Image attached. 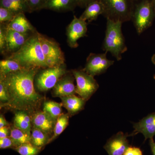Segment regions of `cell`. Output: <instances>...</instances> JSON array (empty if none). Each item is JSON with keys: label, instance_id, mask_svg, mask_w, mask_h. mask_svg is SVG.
I'll return each instance as SVG.
<instances>
[{"label": "cell", "instance_id": "obj_1", "mask_svg": "<svg viewBox=\"0 0 155 155\" xmlns=\"http://www.w3.org/2000/svg\"><path fill=\"white\" fill-rule=\"evenodd\" d=\"M39 69L24 68L7 75H0L8 94V101L2 108L25 111L30 116L38 111L43 100L35 88V77Z\"/></svg>", "mask_w": 155, "mask_h": 155}, {"label": "cell", "instance_id": "obj_2", "mask_svg": "<svg viewBox=\"0 0 155 155\" xmlns=\"http://www.w3.org/2000/svg\"><path fill=\"white\" fill-rule=\"evenodd\" d=\"M39 33L37 31L19 51L11 54L8 58L17 61L23 68L41 69L48 67L42 50Z\"/></svg>", "mask_w": 155, "mask_h": 155}, {"label": "cell", "instance_id": "obj_3", "mask_svg": "<svg viewBox=\"0 0 155 155\" xmlns=\"http://www.w3.org/2000/svg\"><path fill=\"white\" fill-rule=\"evenodd\" d=\"M105 35L102 49L110 53L117 61L122 59V54L127 51V48L122 32V22L107 19Z\"/></svg>", "mask_w": 155, "mask_h": 155}, {"label": "cell", "instance_id": "obj_4", "mask_svg": "<svg viewBox=\"0 0 155 155\" xmlns=\"http://www.w3.org/2000/svg\"><path fill=\"white\" fill-rule=\"evenodd\" d=\"M104 8L106 19L122 23L131 20L135 2L133 0H100Z\"/></svg>", "mask_w": 155, "mask_h": 155}, {"label": "cell", "instance_id": "obj_5", "mask_svg": "<svg viewBox=\"0 0 155 155\" xmlns=\"http://www.w3.org/2000/svg\"><path fill=\"white\" fill-rule=\"evenodd\" d=\"M155 18L152 0H139L136 2L131 20L138 35L152 25Z\"/></svg>", "mask_w": 155, "mask_h": 155}, {"label": "cell", "instance_id": "obj_6", "mask_svg": "<svg viewBox=\"0 0 155 155\" xmlns=\"http://www.w3.org/2000/svg\"><path fill=\"white\" fill-rule=\"evenodd\" d=\"M68 72L65 63L57 67L39 69L35 77V86L39 91H48Z\"/></svg>", "mask_w": 155, "mask_h": 155}, {"label": "cell", "instance_id": "obj_7", "mask_svg": "<svg viewBox=\"0 0 155 155\" xmlns=\"http://www.w3.org/2000/svg\"><path fill=\"white\" fill-rule=\"evenodd\" d=\"M40 42L48 67L60 66L65 64L64 53L59 44L53 39L39 33Z\"/></svg>", "mask_w": 155, "mask_h": 155}, {"label": "cell", "instance_id": "obj_8", "mask_svg": "<svg viewBox=\"0 0 155 155\" xmlns=\"http://www.w3.org/2000/svg\"><path fill=\"white\" fill-rule=\"evenodd\" d=\"M76 81V93L85 101H88L97 90L99 85L94 77L83 69L71 70Z\"/></svg>", "mask_w": 155, "mask_h": 155}, {"label": "cell", "instance_id": "obj_9", "mask_svg": "<svg viewBox=\"0 0 155 155\" xmlns=\"http://www.w3.org/2000/svg\"><path fill=\"white\" fill-rule=\"evenodd\" d=\"M107 53L101 54L91 53L87 58L84 70L94 77L105 73L109 67L114 65L115 61L107 58Z\"/></svg>", "mask_w": 155, "mask_h": 155}, {"label": "cell", "instance_id": "obj_10", "mask_svg": "<svg viewBox=\"0 0 155 155\" xmlns=\"http://www.w3.org/2000/svg\"><path fill=\"white\" fill-rule=\"evenodd\" d=\"M87 22L74 15L72 22L67 28V42L72 48L78 46V42L79 39L87 36Z\"/></svg>", "mask_w": 155, "mask_h": 155}, {"label": "cell", "instance_id": "obj_11", "mask_svg": "<svg viewBox=\"0 0 155 155\" xmlns=\"http://www.w3.org/2000/svg\"><path fill=\"white\" fill-rule=\"evenodd\" d=\"M128 134L119 131L107 140L104 148L108 155H123L130 146L127 137Z\"/></svg>", "mask_w": 155, "mask_h": 155}, {"label": "cell", "instance_id": "obj_12", "mask_svg": "<svg viewBox=\"0 0 155 155\" xmlns=\"http://www.w3.org/2000/svg\"><path fill=\"white\" fill-rule=\"evenodd\" d=\"M75 79L72 71H69L58 81L52 88L53 96L61 98L75 95L76 93V87L74 83Z\"/></svg>", "mask_w": 155, "mask_h": 155}, {"label": "cell", "instance_id": "obj_13", "mask_svg": "<svg viewBox=\"0 0 155 155\" xmlns=\"http://www.w3.org/2000/svg\"><path fill=\"white\" fill-rule=\"evenodd\" d=\"M134 130L129 137L134 136L139 133H141L145 137V140L148 139L153 138L155 136V113H152L134 123Z\"/></svg>", "mask_w": 155, "mask_h": 155}, {"label": "cell", "instance_id": "obj_14", "mask_svg": "<svg viewBox=\"0 0 155 155\" xmlns=\"http://www.w3.org/2000/svg\"><path fill=\"white\" fill-rule=\"evenodd\" d=\"M30 117L33 127L38 128L49 136L54 132L57 119L44 111H37Z\"/></svg>", "mask_w": 155, "mask_h": 155}, {"label": "cell", "instance_id": "obj_15", "mask_svg": "<svg viewBox=\"0 0 155 155\" xmlns=\"http://www.w3.org/2000/svg\"><path fill=\"white\" fill-rule=\"evenodd\" d=\"M33 33H19L7 28V40L8 53L12 54L19 51Z\"/></svg>", "mask_w": 155, "mask_h": 155}, {"label": "cell", "instance_id": "obj_16", "mask_svg": "<svg viewBox=\"0 0 155 155\" xmlns=\"http://www.w3.org/2000/svg\"><path fill=\"white\" fill-rule=\"evenodd\" d=\"M7 28L21 33H34L37 31L24 13L17 14L14 19L7 24Z\"/></svg>", "mask_w": 155, "mask_h": 155}, {"label": "cell", "instance_id": "obj_17", "mask_svg": "<svg viewBox=\"0 0 155 155\" xmlns=\"http://www.w3.org/2000/svg\"><path fill=\"white\" fill-rule=\"evenodd\" d=\"M62 106L67 110L69 116L78 114L84 108L86 101L75 95L61 97Z\"/></svg>", "mask_w": 155, "mask_h": 155}, {"label": "cell", "instance_id": "obj_18", "mask_svg": "<svg viewBox=\"0 0 155 155\" xmlns=\"http://www.w3.org/2000/svg\"><path fill=\"white\" fill-rule=\"evenodd\" d=\"M104 8L102 2L100 0L90 4L85 8V10L79 18L84 21L88 22L97 20L99 16L103 15Z\"/></svg>", "mask_w": 155, "mask_h": 155}, {"label": "cell", "instance_id": "obj_19", "mask_svg": "<svg viewBox=\"0 0 155 155\" xmlns=\"http://www.w3.org/2000/svg\"><path fill=\"white\" fill-rule=\"evenodd\" d=\"M77 6V0H48L44 9L58 12H69L74 11Z\"/></svg>", "mask_w": 155, "mask_h": 155}, {"label": "cell", "instance_id": "obj_20", "mask_svg": "<svg viewBox=\"0 0 155 155\" xmlns=\"http://www.w3.org/2000/svg\"><path fill=\"white\" fill-rule=\"evenodd\" d=\"M0 7L9 9L17 15L32 13L27 0H0Z\"/></svg>", "mask_w": 155, "mask_h": 155}, {"label": "cell", "instance_id": "obj_21", "mask_svg": "<svg viewBox=\"0 0 155 155\" xmlns=\"http://www.w3.org/2000/svg\"><path fill=\"white\" fill-rule=\"evenodd\" d=\"M31 121L30 116L24 111H16L14 120V126L27 133L31 134Z\"/></svg>", "mask_w": 155, "mask_h": 155}, {"label": "cell", "instance_id": "obj_22", "mask_svg": "<svg viewBox=\"0 0 155 155\" xmlns=\"http://www.w3.org/2000/svg\"><path fill=\"white\" fill-rule=\"evenodd\" d=\"M50 138L49 135L38 128L33 127L31 129L30 142L40 150L48 144Z\"/></svg>", "mask_w": 155, "mask_h": 155}, {"label": "cell", "instance_id": "obj_23", "mask_svg": "<svg viewBox=\"0 0 155 155\" xmlns=\"http://www.w3.org/2000/svg\"><path fill=\"white\" fill-rule=\"evenodd\" d=\"M11 130L10 137L14 141L15 148L21 145L30 142L31 134L25 132L14 126L11 127Z\"/></svg>", "mask_w": 155, "mask_h": 155}, {"label": "cell", "instance_id": "obj_24", "mask_svg": "<svg viewBox=\"0 0 155 155\" xmlns=\"http://www.w3.org/2000/svg\"><path fill=\"white\" fill-rule=\"evenodd\" d=\"M21 65L14 60L9 58L0 61V75H5L23 69Z\"/></svg>", "mask_w": 155, "mask_h": 155}, {"label": "cell", "instance_id": "obj_25", "mask_svg": "<svg viewBox=\"0 0 155 155\" xmlns=\"http://www.w3.org/2000/svg\"><path fill=\"white\" fill-rule=\"evenodd\" d=\"M69 114H62L57 119V122L54 128L53 135L51 137L48 143L56 139L64 131L69 124Z\"/></svg>", "mask_w": 155, "mask_h": 155}, {"label": "cell", "instance_id": "obj_26", "mask_svg": "<svg viewBox=\"0 0 155 155\" xmlns=\"http://www.w3.org/2000/svg\"><path fill=\"white\" fill-rule=\"evenodd\" d=\"M62 104L48 101L44 104L43 111L57 120L62 114Z\"/></svg>", "mask_w": 155, "mask_h": 155}, {"label": "cell", "instance_id": "obj_27", "mask_svg": "<svg viewBox=\"0 0 155 155\" xmlns=\"http://www.w3.org/2000/svg\"><path fill=\"white\" fill-rule=\"evenodd\" d=\"M15 149L20 155H37L41 150L31 142L21 145Z\"/></svg>", "mask_w": 155, "mask_h": 155}, {"label": "cell", "instance_id": "obj_28", "mask_svg": "<svg viewBox=\"0 0 155 155\" xmlns=\"http://www.w3.org/2000/svg\"><path fill=\"white\" fill-rule=\"evenodd\" d=\"M7 24H0V52L1 54L8 53L7 40Z\"/></svg>", "mask_w": 155, "mask_h": 155}, {"label": "cell", "instance_id": "obj_29", "mask_svg": "<svg viewBox=\"0 0 155 155\" xmlns=\"http://www.w3.org/2000/svg\"><path fill=\"white\" fill-rule=\"evenodd\" d=\"M17 14L9 9L0 7V23L8 24L14 19Z\"/></svg>", "mask_w": 155, "mask_h": 155}, {"label": "cell", "instance_id": "obj_30", "mask_svg": "<svg viewBox=\"0 0 155 155\" xmlns=\"http://www.w3.org/2000/svg\"><path fill=\"white\" fill-rule=\"evenodd\" d=\"M8 101V94L5 84L2 78H0V103L1 108Z\"/></svg>", "mask_w": 155, "mask_h": 155}, {"label": "cell", "instance_id": "obj_31", "mask_svg": "<svg viewBox=\"0 0 155 155\" xmlns=\"http://www.w3.org/2000/svg\"><path fill=\"white\" fill-rule=\"evenodd\" d=\"M48 0H27L32 12L44 9Z\"/></svg>", "mask_w": 155, "mask_h": 155}, {"label": "cell", "instance_id": "obj_32", "mask_svg": "<svg viewBox=\"0 0 155 155\" xmlns=\"http://www.w3.org/2000/svg\"><path fill=\"white\" fill-rule=\"evenodd\" d=\"M0 148L1 149L7 148H13L15 149V146L14 141L10 136L0 138Z\"/></svg>", "mask_w": 155, "mask_h": 155}, {"label": "cell", "instance_id": "obj_33", "mask_svg": "<svg viewBox=\"0 0 155 155\" xmlns=\"http://www.w3.org/2000/svg\"><path fill=\"white\" fill-rule=\"evenodd\" d=\"M123 155H143V153L139 148L130 146Z\"/></svg>", "mask_w": 155, "mask_h": 155}, {"label": "cell", "instance_id": "obj_34", "mask_svg": "<svg viewBox=\"0 0 155 155\" xmlns=\"http://www.w3.org/2000/svg\"><path fill=\"white\" fill-rule=\"evenodd\" d=\"M11 128L8 126H6L0 128V138L10 137L11 135Z\"/></svg>", "mask_w": 155, "mask_h": 155}, {"label": "cell", "instance_id": "obj_35", "mask_svg": "<svg viewBox=\"0 0 155 155\" xmlns=\"http://www.w3.org/2000/svg\"><path fill=\"white\" fill-rule=\"evenodd\" d=\"M99 0H77L78 6L81 8H85L90 4Z\"/></svg>", "mask_w": 155, "mask_h": 155}, {"label": "cell", "instance_id": "obj_36", "mask_svg": "<svg viewBox=\"0 0 155 155\" xmlns=\"http://www.w3.org/2000/svg\"><path fill=\"white\" fill-rule=\"evenodd\" d=\"M9 125V123L6 120L5 118L1 114L0 116V128L6 126H8Z\"/></svg>", "mask_w": 155, "mask_h": 155}, {"label": "cell", "instance_id": "obj_37", "mask_svg": "<svg viewBox=\"0 0 155 155\" xmlns=\"http://www.w3.org/2000/svg\"><path fill=\"white\" fill-rule=\"evenodd\" d=\"M150 147L153 155H155V142L153 139H150L149 140Z\"/></svg>", "mask_w": 155, "mask_h": 155}, {"label": "cell", "instance_id": "obj_38", "mask_svg": "<svg viewBox=\"0 0 155 155\" xmlns=\"http://www.w3.org/2000/svg\"><path fill=\"white\" fill-rule=\"evenodd\" d=\"M151 61L153 64L155 65V54L153 55L151 58Z\"/></svg>", "mask_w": 155, "mask_h": 155}, {"label": "cell", "instance_id": "obj_39", "mask_svg": "<svg viewBox=\"0 0 155 155\" xmlns=\"http://www.w3.org/2000/svg\"><path fill=\"white\" fill-rule=\"evenodd\" d=\"M152 2L153 6L155 12V0H152Z\"/></svg>", "mask_w": 155, "mask_h": 155}, {"label": "cell", "instance_id": "obj_40", "mask_svg": "<svg viewBox=\"0 0 155 155\" xmlns=\"http://www.w3.org/2000/svg\"><path fill=\"white\" fill-rule=\"evenodd\" d=\"M133 1L136 2H137V1H139V0H133Z\"/></svg>", "mask_w": 155, "mask_h": 155}, {"label": "cell", "instance_id": "obj_41", "mask_svg": "<svg viewBox=\"0 0 155 155\" xmlns=\"http://www.w3.org/2000/svg\"><path fill=\"white\" fill-rule=\"evenodd\" d=\"M153 78H154V79L155 80V75H154Z\"/></svg>", "mask_w": 155, "mask_h": 155}]
</instances>
